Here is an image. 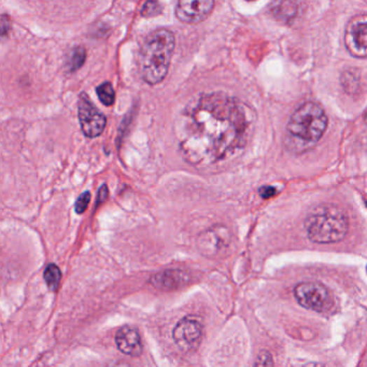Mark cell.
<instances>
[{
	"instance_id": "5b68a950",
	"label": "cell",
	"mask_w": 367,
	"mask_h": 367,
	"mask_svg": "<svg viewBox=\"0 0 367 367\" xmlns=\"http://www.w3.org/2000/svg\"><path fill=\"white\" fill-rule=\"evenodd\" d=\"M294 296L300 306L318 312H328L334 307V298L320 282H300L294 289Z\"/></svg>"
},
{
	"instance_id": "e0dca14e",
	"label": "cell",
	"mask_w": 367,
	"mask_h": 367,
	"mask_svg": "<svg viewBox=\"0 0 367 367\" xmlns=\"http://www.w3.org/2000/svg\"><path fill=\"white\" fill-rule=\"evenodd\" d=\"M163 12V7L158 1H146L141 10L144 18H154L160 15Z\"/></svg>"
},
{
	"instance_id": "9a60e30c",
	"label": "cell",
	"mask_w": 367,
	"mask_h": 367,
	"mask_svg": "<svg viewBox=\"0 0 367 367\" xmlns=\"http://www.w3.org/2000/svg\"><path fill=\"white\" fill-rule=\"evenodd\" d=\"M43 277H45L46 284L49 286L50 290L57 291V289L60 288V284H61L62 279L61 270L58 268V266L55 265V264H50L46 268Z\"/></svg>"
},
{
	"instance_id": "cb8c5ba5",
	"label": "cell",
	"mask_w": 367,
	"mask_h": 367,
	"mask_svg": "<svg viewBox=\"0 0 367 367\" xmlns=\"http://www.w3.org/2000/svg\"><path fill=\"white\" fill-rule=\"evenodd\" d=\"M296 367H326L324 365L321 364V363H317V362H308L305 363V364L302 365H298V366Z\"/></svg>"
},
{
	"instance_id": "ba28073f",
	"label": "cell",
	"mask_w": 367,
	"mask_h": 367,
	"mask_svg": "<svg viewBox=\"0 0 367 367\" xmlns=\"http://www.w3.org/2000/svg\"><path fill=\"white\" fill-rule=\"evenodd\" d=\"M202 336V326L195 317L181 319L172 331V338L181 350L190 351L200 345Z\"/></svg>"
},
{
	"instance_id": "7402d4cb",
	"label": "cell",
	"mask_w": 367,
	"mask_h": 367,
	"mask_svg": "<svg viewBox=\"0 0 367 367\" xmlns=\"http://www.w3.org/2000/svg\"><path fill=\"white\" fill-rule=\"evenodd\" d=\"M108 198L107 186H102V188H100V190L98 191L97 204H99V202H105L106 198Z\"/></svg>"
},
{
	"instance_id": "9c48e42d",
	"label": "cell",
	"mask_w": 367,
	"mask_h": 367,
	"mask_svg": "<svg viewBox=\"0 0 367 367\" xmlns=\"http://www.w3.org/2000/svg\"><path fill=\"white\" fill-rule=\"evenodd\" d=\"M230 242V236L228 228L224 226H214L200 235L198 240V250L204 256L216 258L226 252Z\"/></svg>"
},
{
	"instance_id": "ac0fdd59",
	"label": "cell",
	"mask_w": 367,
	"mask_h": 367,
	"mask_svg": "<svg viewBox=\"0 0 367 367\" xmlns=\"http://www.w3.org/2000/svg\"><path fill=\"white\" fill-rule=\"evenodd\" d=\"M92 195L90 192H83L79 198L76 200L75 210L78 214H82L85 212V210L89 207L90 202H91Z\"/></svg>"
},
{
	"instance_id": "2e32d148",
	"label": "cell",
	"mask_w": 367,
	"mask_h": 367,
	"mask_svg": "<svg viewBox=\"0 0 367 367\" xmlns=\"http://www.w3.org/2000/svg\"><path fill=\"white\" fill-rule=\"evenodd\" d=\"M86 61V51L83 47H77L72 50L70 54L68 68L70 72H75L79 70L84 65Z\"/></svg>"
},
{
	"instance_id": "ffe728a7",
	"label": "cell",
	"mask_w": 367,
	"mask_h": 367,
	"mask_svg": "<svg viewBox=\"0 0 367 367\" xmlns=\"http://www.w3.org/2000/svg\"><path fill=\"white\" fill-rule=\"evenodd\" d=\"M0 25H1V36L5 37V36L9 33L10 29H11V21H10V17H8L6 14H3V15H1Z\"/></svg>"
},
{
	"instance_id": "3957f363",
	"label": "cell",
	"mask_w": 367,
	"mask_h": 367,
	"mask_svg": "<svg viewBox=\"0 0 367 367\" xmlns=\"http://www.w3.org/2000/svg\"><path fill=\"white\" fill-rule=\"evenodd\" d=\"M349 221L346 214L335 205L318 206L306 220L308 238L316 244H335L346 237Z\"/></svg>"
},
{
	"instance_id": "603a6c76",
	"label": "cell",
	"mask_w": 367,
	"mask_h": 367,
	"mask_svg": "<svg viewBox=\"0 0 367 367\" xmlns=\"http://www.w3.org/2000/svg\"><path fill=\"white\" fill-rule=\"evenodd\" d=\"M107 367H135L130 363L124 362V361H116V362L110 363Z\"/></svg>"
},
{
	"instance_id": "d6986e66",
	"label": "cell",
	"mask_w": 367,
	"mask_h": 367,
	"mask_svg": "<svg viewBox=\"0 0 367 367\" xmlns=\"http://www.w3.org/2000/svg\"><path fill=\"white\" fill-rule=\"evenodd\" d=\"M254 367H274L272 354L268 350L261 351L256 356Z\"/></svg>"
},
{
	"instance_id": "7c38bea8",
	"label": "cell",
	"mask_w": 367,
	"mask_h": 367,
	"mask_svg": "<svg viewBox=\"0 0 367 367\" xmlns=\"http://www.w3.org/2000/svg\"><path fill=\"white\" fill-rule=\"evenodd\" d=\"M188 278L186 272L181 270H164L154 275L151 278V284L158 290H177L188 284Z\"/></svg>"
},
{
	"instance_id": "d4e9b609",
	"label": "cell",
	"mask_w": 367,
	"mask_h": 367,
	"mask_svg": "<svg viewBox=\"0 0 367 367\" xmlns=\"http://www.w3.org/2000/svg\"><path fill=\"white\" fill-rule=\"evenodd\" d=\"M366 121H367V116H366Z\"/></svg>"
},
{
	"instance_id": "44dd1931",
	"label": "cell",
	"mask_w": 367,
	"mask_h": 367,
	"mask_svg": "<svg viewBox=\"0 0 367 367\" xmlns=\"http://www.w3.org/2000/svg\"><path fill=\"white\" fill-rule=\"evenodd\" d=\"M276 193V188H272V186H265L260 190L261 196L263 198H270Z\"/></svg>"
},
{
	"instance_id": "6da1fadb",
	"label": "cell",
	"mask_w": 367,
	"mask_h": 367,
	"mask_svg": "<svg viewBox=\"0 0 367 367\" xmlns=\"http://www.w3.org/2000/svg\"><path fill=\"white\" fill-rule=\"evenodd\" d=\"M248 108L228 94H200L186 106L174 130L182 158L194 167H212L240 153L248 141Z\"/></svg>"
},
{
	"instance_id": "8992f818",
	"label": "cell",
	"mask_w": 367,
	"mask_h": 367,
	"mask_svg": "<svg viewBox=\"0 0 367 367\" xmlns=\"http://www.w3.org/2000/svg\"><path fill=\"white\" fill-rule=\"evenodd\" d=\"M78 118L82 133L91 139L102 135L107 126V118L93 105L85 93H82L78 99Z\"/></svg>"
},
{
	"instance_id": "277c9868",
	"label": "cell",
	"mask_w": 367,
	"mask_h": 367,
	"mask_svg": "<svg viewBox=\"0 0 367 367\" xmlns=\"http://www.w3.org/2000/svg\"><path fill=\"white\" fill-rule=\"evenodd\" d=\"M328 119L326 111L319 104L307 102L293 112L286 132L298 146H310L316 144L326 133Z\"/></svg>"
},
{
	"instance_id": "7a4b0ae2",
	"label": "cell",
	"mask_w": 367,
	"mask_h": 367,
	"mask_svg": "<svg viewBox=\"0 0 367 367\" xmlns=\"http://www.w3.org/2000/svg\"><path fill=\"white\" fill-rule=\"evenodd\" d=\"M176 47L174 33L166 28H158L144 38L138 52V71L149 85L163 82L169 71Z\"/></svg>"
},
{
	"instance_id": "30bf717a",
	"label": "cell",
	"mask_w": 367,
	"mask_h": 367,
	"mask_svg": "<svg viewBox=\"0 0 367 367\" xmlns=\"http://www.w3.org/2000/svg\"><path fill=\"white\" fill-rule=\"evenodd\" d=\"M214 1L212 0H180L176 6V17L184 24L202 23L214 11Z\"/></svg>"
},
{
	"instance_id": "4fadbf2b",
	"label": "cell",
	"mask_w": 367,
	"mask_h": 367,
	"mask_svg": "<svg viewBox=\"0 0 367 367\" xmlns=\"http://www.w3.org/2000/svg\"><path fill=\"white\" fill-rule=\"evenodd\" d=\"M300 4L294 1H280L270 6V11L279 21L289 22L298 15Z\"/></svg>"
},
{
	"instance_id": "8fae6325",
	"label": "cell",
	"mask_w": 367,
	"mask_h": 367,
	"mask_svg": "<svg viewBox=\"0 0 367 367\" xmlns=\"http://www.w3.org/2000/svg\"><path fill=\"white\" fill-rule=\"evenodd\" d=\"M118 349L126 356H138L142 352V340L137 330L130 326H123L116 335Z\"/></svg>"
},
{
	"instance_id": "52a82bcc",
	"label": "cell",
	"mask_w": 367,
	"mask_h": 367,
	"mask_svg": "<svg viewBox=\"0 0 367 367\" xmlns=\"http://www.w3.org/2000/svg\"><path fill=\"white\" fill-rule=\"evenodd\" d=\"M345 47L350 55L367 57V14H358L347 23L344 36Z\"/></svg>"
},
{
	"instance_id": "5bb4252c",
	"label": "cell",
	"mask_w": 367,
	"mask_h": 367,
	"mask_svg": "<svg viewBox=\"0 0 367 367\" xmlns=\"http://www.w3.org/2000/svg\"><path fill=\"white\" fill-rule=\"evenodd\" d=\"M96 93H97L98 99L106 107H110L116 102V92H114L113 86L110 82H104V83L99 84L96 88Z\"/></svg>"
}]
</instances>
